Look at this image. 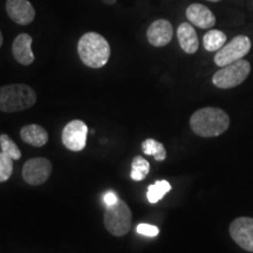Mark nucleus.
<instances>
[{"mask_svg": "<svg viewBox=\"0 0 253 253\" xmlns=\"http://www.w3.org/2000/svg\"><path fill=\"white\" fill-rule=\"evenodd\" d=\"M251 72V65L248 60H238V61L224 66L219 71L214 73L212 84L220 89H231L242 84Z\"/></svg>", "mask_w": 253, "mask_h": 253, "instance_id": "obj_5", "label": "nucleus"}, {"mask_svg": "<svg viewBox=\"0 0 253 253\" xmlns=\"http://www.w3.org/2000/svg\"><path fill=\"white\" fill-rule=\"evenodd\" d=\"M230 236L243 250L253 252V218H236L230 224Z\"/></svg>", "mask_w": 253, "mask_h": 253, "instance_id": "obj_9", "label": "nucleus"}, {"mask_svg": "<svg viewBox=\"0 0 253 253\" xmlns=\"http://www.w3.org/2000/svg\"><path fill=\"white\" fill-rule=\"evenodd\" d=\"M171 190V185L168 181H157L154 184L148 186L147 197L150 203H157Z\"/></svg>", "mask_w": 253, "mask_h": 253, "instance_id": "obj_19", "label": "nucleus"}, {"mask_svg": "<svg viewBox=\"0 0 253 253\" xmlns=\"http://www.w3.org/2000/svg\"><path fill=\"white\" fill-rule=\"evenodd\" d=\"M142 150L145 155L154 156L157 162H162L167 158V150L164 145L154 138H147L142 143Z\"/></svg>", "mask_w": 253, "mask_h": 253, "instance_id": "obj_17", "label": "nucleus"}, {"mask_svg": "<svg viewBox=\"0 0 253 253\" xmlns=\"http://www.w3.org/2000/svg\"><path fill=\"white\" fill-rule=\"evenodd\" d=\"M102 1H103L106 5H114L116 1H118V0H102Z\"/></svg>", "mask_w": 253, "mask_h": 253, "instance_id": "obj_24", "label": "nucleus"}, {"mask_svg": "<svg viewBox=\"0 0 253 253\" xmlns=\"http://www.w3.org/2000/svg\"><path fill=\"white\" fill-rule=\"evenodd\" d=\"M36 102V91L27 84H14L0 87V112H23L33 107Z\"/></svg>", "mask_w": 253, "mask_h": 253, "instance_id": "obj_3", "label": "nucleus"}, {"mask_svg": "<svg viewBox=\"0 0 253 253\" xmlns=\"http://www.w3.org/2000/svg\"><path fill=\"white\" fill-rule=\"evenodd\" d=\"M251 49V40L246 36H237L224 45L214 55V63L218 67L230 65V63L242 60Z\"/></svg>", "mask_w": 253, "mask_h": 253, "instance_id": "obj_6", "label": "nucleus"}, {"mask_svg": "<svg viewBox=\"0 0 253 253\" xmlns=\"http://www.w3.org/2000/svg\"><path fill=\"white\" fill-rule=\"evenodd\" d=\"M208 1H212V2H218V1H220V0H208Z\"/></svg>", "mask_w": 253, "mask_h": 253, "instance_id": "obj_26", "label": "nucleus"}, {"mask_svg": "<svg viewBox=\"0 0 253 253\" xmlns=\"http://www.w3.org/2000/svg\"><path fill=\"white\" fill-rule=\"evenodd\" d=\"M6 12L15 24L30 25L36 18V9L28 0H7Z\"/></svg>", "mask_w": 253, "mask_h": 253, "instance_id": "obj_10", "label": "nucleus"}, {"mask_svg": "<svg viewBox=\"0 0 253 253\" xmlns=\"http://www.w3.org/2000/svg\"><path fill=\"white\" fill-rule=\"evenodd\" d=\"M88 126L81 120H73L66 125L61 134L62 143L71 151H81L87 143Z\"/></svg>", "mask_w": 253, "mask_h": 253, "instance_id": "obj_7", "label": "nucleus"}, {"mask_svg": "<svg viewBox=\"0 0 253 253\" xmlns=\"http://www.w3.org/2000/svg\"><path fill=\"white\" fill-rule=\"evenodd\" d=\"M78 53L81 61L90 68H102L110 58V46L106 38L96 32H88L78 42Z\"/></svg>", "mask_w": 253, "mask_h": 253, "instance_id": "obj_2", "label": "nucleus"}, {"mask_svg": "<svg viewBox=\"0 0 253 253\" xmlns=\"http://www.w3.org/2000/svg\"><path fill=\"white\" fill-rule=\"evenodd\" d=\"M177 38L181 48L188 54H194L198 50L199 41L194 26L189 23H183L177 28Z\"/></svg>", "mask_w": 253, "mask_h": 253, "instance_id": "obj_14", "label": "nucleus"}, {"mask_svg": "<svg viewBox=\"0 0 253 253\" xmlns=\"http://www.w3.org/2000/svg\"><path fill=\"white\" fill-rule=\"evenodd\" d=\"M20 137L25 143L40 148L48 142V132L39 125H28L21 128Z\"/></svg>", "mask_w": 253, "mask_h": 253, "instance_id": "obj_15", "label": "nucleus"}, {"mask_svg": "<svg viewBox=\"0 0 253 253\" xmlns=\"http://www.w3.org/2000/svg\"><path fill=\"white\" fill-rule=\"evenodd\" d=\"M173 37V28L170 21L158 19L150 25L147 31V38L150 45L155 47L167 46Z\"/></svg>", "mask_w": 253, "mask_h": 253, "instance_id": "obj_11", "label": "nucleus"}, {"mask_svg": "<svg viewBox=\"0 0 253 253\" xmlns=\"http://www.w3.org/2000/svg\"><path fill=\"white\" fill-rule=\"evenodd\" d=\"M106 230L115 237H123L129 232L131 227V211L125 201L119 198L114 205L106 207L103 216Z\"/></svg>", "mask_w": 253, "mask_h": 253, "instance_id": "obj_4", "label": "nucleus"}, {"mask_svg": "<svg viewBox=\"0 0 253 253\" xmlns=\"http://www.w3.org/2000/svg\"><path fill=\"white\" fill-rule=\"evenodd\" d=\"M52 173V163L43 157L28 160L23 167V178L30 185H41Z\"/></svg>", "mask_w": 253, "mask_h": 253, "instance_id": "obj_8", "label": "nucleus"}, {"mask_svg": "<svg viewBox=\"0 0 253 253\" xmlns=\"http://www.w3.org/2000/svg\"><path fill=\"white\" fill-rule=\"evenodd\" d=\"M185 14L190 24L198 28H212L216 25L214 14L202 4H191L186 8Z\"/></svg>", "mask_w": 253, "mask_h": 253, "instance_id": "obj_12", "label": "nucleus"}, {"mask_svg": "<svg viewBox=\"0 0 253 253\" xmlns=\"http://www.w3.org/2000/svg\"><path fill=\"white\" fill-rule=\"evenodd\" d=\"M103 202H104V204H106V207H109V205H114L116 203V202L119 201V197H118V195L115 194V192L114 191H107L106 194L103 195Z\"/></svg>", "mask_w": 253, "mask_h": 253, "instance_id": "obj_23", "label": "nucleus"}, {"mask_svg": "<svg viewBox=\"0 0 253 253\" xmlns=\"http://www.w3.org/2000/svg\"><path fill=\"white\" fill-rule=\"evenodd\" d=\"M150 170V164L145 158L142 156H136L134 157L131 162V171L130 177L132 181L141 182L143 181L145 177L148 176Z\"/></svg>", "mask_w": 253, "mask_h": 253, "instance_id": "obj_18", "label": "nucleus"}, {"mask_svg": "<svg viewBox=\"0 0 253 253\" xmlns=\"http://www.w3.org/2000/svg\"><path fill=\"white\" fill-rule=\"evenodd\" d=\"M227 38L224 32L219 30H210L203 37L204 48L208 52H217L221 47L225 45Z\"/></svg>", "mask_w": 253, "mask_h": 253, "instance_id": "obj_16", "label": "nucleus"}, {"mask_svg": "<svg viewBox=\"0 0 253 253\" xmlns=\"http://www.w3.org/2000/svg\"><path fill=\"white\" fill-rule=\"evenodd\" d=\"M2 41H4V38H2L1 31H0V48H1V46H2Z\"/></svg>", "mask_w": 253, "mask_h": 253, "instance_id": "obj_25", "label": "nucleus"}, {"mask_svg": "<svg viewBox=\"0 0 253 253\" xmlns=\"http://www.w3.org/2000/svg\"><path fill=\"white\" fill-rule=\"evenodd\" d=\"M0 147H1V151L12 158V160H20L21 158V151L18 148V145L14 143V141L9 137L8 135L2 134L0 135Z\"/></svg>", "mask_w": 253, "mask_h": 253, "instance_id": "obj_20", "label": "nucleus"}, {"mask_svg": "<svg viewBox=\"0 0 253 253\" xmlns=\"http://www.w3.org/2000/svg\"><path fill=\"white\" fill-rule=\"evenodd\" d=\"M13 172V160L1 151L0 153V183L8 181Z\"/></svg>", "mask_w": 253, "mask_h": 253, "instance_id": "obj_21", "label": "nucleus"}, {"mask_svg": "<svg viewBox=\"0 0 253 253\" xmlns=\"http://www.w3.org/2000/svg\"><path fill=\"white\" fill-rule=\"evenodd\" d=\"M136 232L145 237H156L160 233V230L158 227L150 225V224L141 223L136 226Z\"/></svg>", "mask_w": 253, "mask_h": 253, "instance_id": "obj_22", "label": "nucleus"}, {"mask_svg": "<svg viewBox=\"0 0 253 253\" xmlns=\"http://www.w3.org/2000/svg\"><path fill=\"white\" fill-rule=\"evenodd\" d=\"M33 38L27 33H21L15 38L12 45V53L14 59L23 66H30L34 62L33 52H32Z\"/></svg>", "mask_w": 253, "mask_h": 253, "instance_id": "obj_13", "label": "nucleus"}, {"mask_svg": "<svg viewBox=\"0 0 253 253\" xmlns=\"http://www.w3.org/2000/svg\"><path fill=\"white\" fill-rule=\"evenodd\" d=\"M190 126L201 137H216L229 129L230 118L223 109L205 107L192 114Z\"/></svg>", "mask_w": 253, "mask_h": 253, "instance_id": "obj_1", "label": "nucleus"}]
</instances>
